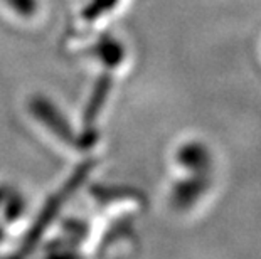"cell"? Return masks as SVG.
I'll use <instances>...</instances> for the list:
<instances>
[{"label": "cell", "mask_w": 261, "mask_h": 259, "mask_svg": "<svg viewBox=\"0 0 261 259\" xmlns=\"http://www.w3.org/2000/svg\"><path fill=\"white\" fill-rule=\"evenodd\" d=\"M91 168H93V163L91 162L83 163L80 168L74 170V174L71 175L69 180L66 182L63 187H61V189L51 197V199L47 200L46 206L42 207L41 216L37 217L34 225H32V229L29 231V234H27L24 246H22V249L19 251V257L20 256H25V252H29L32 247L37 244L39 239H41V236L44 234V231L47 229L49 222H51V220L56 217V214L59 212L61 206H63V204L66 202V199H68V197L73 194V192L77 189V187H80L83 182H85L86 175H88V172H90Z\"/></svg>", "instance_id": "obj_1"}, {"label": "cell", "mask_w": 261, "mask_h": 259, "mask_svg": "<svg viewBox=\"0 0 261 259\" xmlns=\"http://www.w3.org/2000/svg\"><path fill=\"white\" fill-rule=\"evenodd\" d=\"M29 111L47 130H51L53 135H56L61 141L73 145L74 148H80V138H76L69 121L66 120L64 114L59 111V108L49 98L42 95L32 96L29 101Z\"/></svg>", "instance_id": "obj_2"}, {"label": "cell", "mask_w": 261, "mask_h": 259, "mask_svg": "<svg viewBox=\"0 0 261 259\" xmlns=\"http://www.w3.org/2000/svg\"><path fill=\"white\" fill-rule=\"evenodd\" d=\"M112 86H113L112 71L105 69L103 73L98 76V79L94 81L90 101H88L86 109H85V118H83L85 120V131H83L80 136L81 145L85 148H90L91 145H94V141H96V131L93 130V125H94V121H96L98 114L101 113L105 103L108 100Z\"/></svg>", "instance_id": "obj_3"}, {"label": "cell", "mask_w": 261, "mask_h": 259, "mask_svg": "<svg viewBox=\"0 0 261 259\" xmlns=\"http://www.w3.org/2000/svg\"><path fill=\"white\" fill-rule=\"evenodd\" d=\"M86 54L99 61L105 69L113 71V69H118L121 63L125 61L126 49L123 46V42L116 36L110 34V32H103V34H99L96 37V41L86 49Z\"/></svg>", "instance_id": "obj_4"}, {"label": "cell", "mask_w": 261, "mask_h": 259, "mask_svg": "<svg viewBox=\"0 0 261 259\" xmlns=\"http://www.w3.org/2000/svg\"><path fill=\"white\" fill-rule=\"evenodd\" d=\"M205 187H207V182L202 179H189L184 182H179V184H175L174 187L170 200L174 204L175 209L184 211V209H189L202 195Z\"/></svg>", "instance_id": "obj_5"}, {"label": "cell", "mask_w": 261, "mask_h": 259, "mask_svg": "<svg viewBox=\"0 0 261 259\" xmlns=\"http://www.w3.org/2000/svg\"><path fill=\"white\" fill-rule=\"evenodd\" d=\"M177 162L182 167H186L194 172H202V170L209 165V152L202 143L191 141L182 145V148L177 153Z\"/></svg>", "instance_id": "obj_6"}, {"label": "cell", "mask_w": 261, "mask_h": 259, "mask_svg": "<svg viewBox=\"0 0 261 259\" xmlns=\"http://www.w3.org/2000/svg\"><path fill=\"white\" fill-rule=\"evenodd\" d=\"M118 4L120 0H85L81 7V17L88 22H96L112 14Z\"/></svg>", "instance_id": "obj_7"}, {"label": "cell", "mask_w": 261, "mask_h": 259, "mask_svg": "<svg viewBox=\"0 0 261 259\" xmlns=\"http://www.w3.org/2000/svg\"><path fill=\"white\" fill-rule=\"evenodd\" d=\"M4 2L20 19H32L39 10V0H4Z\"/></svg>", "instance_id": "obj_8"}, {"label": "cell", "mask_w": 261, "mask_h": 259, "mask_svg": "<svg viewBox=\"0 0 261 259\" xmlns=\"http://www.w3.org/2000/svg\"><path fill=\"white\" fill-rule=\"evenodd\" d=\"M47 259H80L76 254L69 251H58V252H53V254H49Z\"/></svg>", "instance_id": "obj_9"}, {"label": "cell", "mask_w": 261, "mask_h": 259, "mask_svg": "<svg viewBox=\"0 0 261 259\" xmlns=\"http://www.w3.org/2000/svg\"><path fill=\"white\" fill-rule=\"evenodd\" d=\"M5 194H7V190H5L4 187H0V202L5 199Z\"/></svg>", "instance_id": "obj_10"}]
</instances>
